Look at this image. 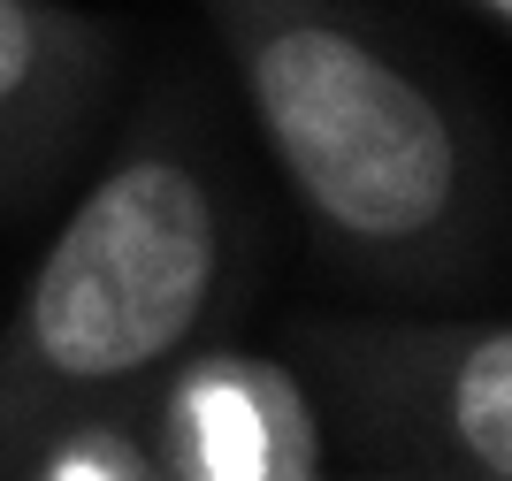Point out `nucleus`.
Wrapping results in <instances>:
<instances>
[{"label": "nucleus", "instance_id": "2", "mask_svg": "<svg viewBox=\"0 0 512 481\" xmlns=\"http://www.w3.org/2000/svg\"><path fill=\"white\" fill-rule=\"evenodd\" d=\"M222 207L176 138H138L77 199L0 344V451L39 443L100 390H130L207 321Z\"/></svg>", "mask_w": 512, "mask_h": 481}, {"label": "nucleus", "instance_id": "5", "mask_svg": "<svg viewBox=\"0 0 512 481\" xmlns=\"http://www.w3.org/2000/svg\"><path fill=\"white\" fill-rule=\"evenodd\" d=\"M421 405L474 474L512 481V329H467L421 352Z\"/></svg>", "mask_w": 512, "mask_h": 481}, {"label": "nucleus", "instance_id": "8", "mask_svg": "<svg viewBox=\"0 0 512 481\" xmlns=\"http://www.w3.org/2000/svg\"><path fill=\"white\" fill-rule=\"evenodd\" d=\"M474 481H490V474H474Z\"/></svg>", "mask_w": 512, "mask_h": 481}, {"label": "nucleus", "instance_id": "6", "mask_svg": "<svg viewBox=\"0 0 512 481\" xmlns=\"http://www.w3.org/2000/svg\"><path fill=\"white\" fill-rule=\"evenodd\" d=\"M31 481H161V474H153L146 443L130 436L123 420L69 413L62 428H46V436H39Z\"/></svg>", "mask_w": 512, "mask_h": 481}, {"label": "nucleus", "instance_id": "1", "mask_svg": "<svg viewBox=\"0 0 512 481\" xmlns=\"http://www.w3.org/2000/svg\"><path fill=\"white\" fill-rule=\"evenodd\" d=\"M237 69L283 184L344 252L413 260L474 207V146L337 0H192Z\"/></svg>", "mask_w": 512, "mask_h": 481}, {"label": "nucleus", "instance_id": "7", "mask_svg": "<svg viewBox=\"0 0 512 481\" xmlns=\"http://www.w3.org/2000/svg\"><path fill=\"white\" fill-rule=\"evenodd\" d=\"M467 8H474V16H490V23H505V31H512V0H467Z\"/></svg>", "mask_w": 512, "mask_h": 481}, {"label": "nucleus", "instance_id": "4", "mask_svg": "<svg viewBox=\"0 0 512 481\" xmlns=\"http://www.w3.org/2000/svg\"><path fill=\"white\" fill-rule=\"evenodd\" d=\"M115 77V31L69 0H0V184L77 138Z\"/></svg>", "mask_w": 512, "mask_h": 481}, {"label": "nucleus", "instance_id": "3", "mask_svg": "<svg viewBox=\"0 0 512 481\" xmlns=\"http://www.w3.org/2000/svg\"><path fill=\"white\" fill-rule=\"evenodd\" d=\"M146 459L161 481H321V428L291 367L199 352L161 390Z\"/></svg>", "mask_w": 512, "mask_h": 481}]
</instances>
